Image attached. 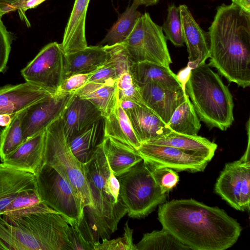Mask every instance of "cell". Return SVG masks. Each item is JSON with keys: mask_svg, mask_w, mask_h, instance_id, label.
<instances>
[{"mask_svg": "<svg viewBox=\"0 0 250 250\" xmlns=\"http://www.w3.org/2000/svg\"><path fill=\"white\" fill-rule=\"evenodd\" d=\"M123 42L134 62H149L168 67L172 63L162 27L147 12L142 14Z\"/></svg>", "mask_w": 250, "mask_h": 250, "instance_id": "9c48e42d", "label": "cell"}, {"mask_svg": "<svg viewBox=\"0 0 250 250\" xmlns=\"http://www.w3.org/2000/svg\"><path fill=\"white\" fill-rule=\"evenodd\" d=\"M140 5L138 1L133 0L132 4L127 7L125 10L119 16L99 45H111L123 42L130 34L138 19L142 15L137 10Z\"/></svg>", "mask_w": 250, "mask_h": 250, "instance_id": "83f0119b", "label": "cell"}, {"mask_svg": "<svg viewBox=\"0 0 250 250\" xmlns=\"http://www.w3.org/2000/svg\"><path fill=\"white\" fill-rule=\"evenodd\" d=\"M121 107L125 112H127L130 110L133 109L137 106L139 105L135 103L128 100H123L120 101Z\"/></svg>", "mask_w": 250, "mask_h": 250, "instance_id": "ee69618b", "label": "cell"}, {"mask_svg": "<svg viewBox=\"0 0 250 250\" xmlns=\"http://www.w3.org/2000/svg\"><path fill=\"white\" fill-rule=\"evenodd\" d=\"M69 225L68 238L70 250H94V245L85 238L78 225L75 223Z\"/></svg>", "mask_w": 250, "mask_h": 250, "instance_id": "ab89813d", "label": "cell"}, {"mask_svg": "<svg viewBox=\"0 0 250 250\" xmlns=\"http://www.w3.org/2000/svg\"><path fill=\"white\" fill-rule=\"evenodd\" d=\"M246 151L238 160L227 163L216 182L214 190L231 207L238 210H250V138L248 132Z\"/></svg>", "mask_w": 250, "mask_h": 250, "instance_id": "30bf717a", "label": "cell"}, {"mask_svg": "<svg viewBox=\"0 0 250 250\" xmlns=\"http://www.w3.org/2000/svg\"><path fill=\"white\" fill-rule=\"evenodd\" d=\"M35 187L41 199L66 218L79 225L83 216L80 198L54 168L44 163L36 174Z\"/></svg>", "mask_w": 250, "mask_h": 250, "instance_id": "ba28073f", "label": "cell"}, {"mask_svg": "<svg viewBox=\"0 0 250 250\" xmlns=\"http://www.w3.org/2000/svg\"><path fill=\"white\" fill-rule=\"evenodd\" d=\"M102 144L109 166L118 177L143 160L137 150L109 137H104Z\"/></svg>", "mask_w": 250, "mask_h": 250, "instance_id": "484cf974", "label": "cell"}, {"mask_svg": "<svg viewBox=\"0 0 250 250\" xmlns=\"http://www.w3.org/2000/svg\"><path fill=\"white\" fill-rule=\"evenodd\" d=\"M163 228L193 250H225L238 240L242 228L218 207L193 199L173 200L159 206Z\"/></svg>", "mask_w": 250, "mask_h": 250, "instance_id": "6da1fadb", "label": "cell"}, {"mask_svg": "<svg viewBox=\"0 0 250 250\" xmlns=\"http://www.w3.org/2000/svg\"><path fill=\"white\" fill-rule=\"evenodd\" d=\"M84 164L93 206L83 208V218L97 242L100 239H109L127 213V209L120 195L119 180L109 166L102 142Z\"/></svg>", "mask_w": 250, "mask_h": 250, "instance_id": "3957f363", "label": "cell"}, {"mask_svg": "<svg viewBox=\"0 0 250 250\" xmlns=\"http://www.w3.org/2000/svg\"><path fill=\"white\" fill-rule=\"evenodd\" d=\"M109 58L104 47L99 45L87 46L78 51L65 55V78L76 74L94 72L104 64Z\"/></svg>", "mask_w": 250, "mask_h": 250, "instance_id": "cb8c5ba5", "label": "cell"}, {"mask_svg": "<svg viewBox=\"0 0 250 250\" xmlns=\"http://www.w3.org/2000/svg\"><path fill=\"white\" fill-rule=\"evenodd\" d=\"M136 246L137 250H191L163 228L161 230H153L144 234Z\"/></svg>", "mask_w": 250, "mask_h": 250, "instance_id": "d6a6232c", "label": "cell"}, {"mask_svg": "<svg viewBox=\"0 0 250 250\" xmlns=\"http://www.w3.org/2000/svg\"><path fill=\"white\" fill-rule=\"evenodd\" d=\"M62 119L67 141L104 119L100 110L90 101L74 94Z\"/></svg>", "mask_w": 250, "mask_h": 250, "instance_id": "2e32d148", "label": "cell"}, {"mask_svg": "<svg viewBox=\"0 0 250 250\" xmlns=\"http://www.w3.org/2000/svg\"><path fill=\"white\" fill-rule=\"evenodd\" d=\"M104 137H109L137 150L141 143L119 99L108 115L104 118Z\"/></svg>", "mask_w": 250, "mask_h": 250, "instance_id": "d4e9b609", "label": "cell"}, {"mask_svg": "<svg viewBox=\"0 0 250 250\" xmlns=\"http://www.w3.org/2000/svg\"><path fill=\"white\" fill-rule=\"evenodd\" d=\"M138 1L141 5H145L146 6L155 5L159 0H136Z\"/></svg>", "mask_w": 250, "mask_h": 250, "instance_id": "bcb514c9", "label": "cell"}, {"mask_svg": "<svg viewBox=\"0 0 250 250\" xmlns=\"http://www.w3.org/2000/svg\"><path fill=\"white\" fill-rule=\"evenodd\" d=\"M184 88L200 121L210 128L225 131L230 127L234 121L232 96L208 64L190 69Z\"/></svg>", "mask_w": 250, "mask_h": 250, "instance_id": "5b68a950", "label": "cell"}, {"mask_svg": "<svg viewBox=\"0 0 250 250\" xmlns=\"http://www.w3.org/2000/svg\"><path fill=\"white\" fill-rule=\"evenodd\" d=\"M99 132V122H98L67 141L72 152L81 162H87L100 143H98Z\"/></svg>", "mask_w": 250, "mask_h": 250, "instance_id": "f546056e", "label": "cell"}, {"mask_svg": "<svg viewBox=\"0 0 250 250\" xmlns=\"http://www.w3.org/2000/svg\"><path fill=\"white\" fill-rule=\"evenodd\" d=\"M18 0H0V5L9 4L17 1Z\"/></svg>", "mask_w": 250, "mask_h": 250, "instance_id": "7dc6e473", "label": "cell"}, {"mask_svg": "<svg viewBox=\"0 0 250 250\" xmlns=\"http://www.w3.org/2000/svg\"><path fill=\"white\" fill-rule=\"evenodd\" d=\"M13 39V33L7 30L0 16V73L6 66Z\"/></svg>", "mask_w": 250, "mask_h": 250, "instance_id": "f35d334b", "label": "cell"}, {"mask_svg": "<svg viewBox=\"0 0 250 250\" xmlns=\"http://www.w3.org/2000/svg\"><path fill=\"white\" fill-rule=\"evenodd\" d=\"M67 220L56 212L0 216V250H70Z\"/></svg>", "mask_w": 250, "mask_h": 250, "instance_id": "277c9868", "label": "cell"}, {"mask_svg": "<svg viewBox=\"0 0 250 250\" xmlns=\"http://www.w3.org/2000/svg\"><path fill=\"white\" fill-rule=\"evenodd\" d=\"M117 178L120 195L130 217L144 218L166 201L167 193L162 191L143 160Z\"/></svg>", "mask_w": 250, "mask_h": 250, "instance_id": "52a82bcc", "label": "cell"}, {"mask_svg": "<svg viewBox=\"0 0 250 250\" xmlns=\"http://www.w3.org/2000/svg\"><path fill=\"white\" fill-rule=\"evenodd\" d=\"M141 143L161 137L172 130L149 108L140 105L125 112Z\"/></svg>", "mask_w": 250, "mask_h": 250, "instance_id": "7402d4cb", "label": "cell"}, {"mask_svg": "<svg viewBox=\"0 0 250 250\" xmlns=\"http://www.w3.org/2000/svg\"><path fill=\"white\" fill-rule=\"evenodd\" d=\"M65 54L57 42L46 45L21 71L26 83L56 93L65 79Z\"/></svg>", "mask_w": 250, "mask_h": 250, "instance_id": "8fae6325", "label": "cell"}, {"mask_svg": "<svg viewBox=\"0 0 250 250\" xmlns=\"http://www.w3.org/2000/svg\"><path fill=\"white\" fill-rule=\"evenodd\" d=\"M232 3L238 6L244 11L250 13V0H231Z\"/></svg>", "mask_w": 250, "mask_h": 250, "instance_id": "7bdbcfd3", "label": "cell"}, {"mask_svg": "<svg viewBox=\"0 0 250 250\" xmlns=\"http://www.w3.org/2000/svg\"><path fill=\"white\" fill-rule=\"evenodd\" d=\"M208 65L229 83L250 85V13L232 3L217 8L208 28Z\"/></svg>", "mask_w": 250, "mask_h": 250, "instance_id": "7a4b0ae2", "label": "cell"}, {"mask_svg": "<svg viewBox=\"0 0 250 250\" xmlns=\"http://www.w3.org/2000/svg\"><path fill=\"white\" fill-rule=\"evenodd\" d=\"M119 77L115 69L108 62L92 73L88 82L115 83Z\"/></svg>", "mask_w": 250, "mask_h": 250, "instance_id": "b9f144b4", "label": "cell"}, {"mask_svg": "<svg viewBox=\"0 0 250 250\" xmlns=\"http://www.w3.org/2000/svg\"><path fill=\"white\" fill-rule=\"evenodd\" d=\"M74 94L55 93L25 109L21 122L24 142L45 130L62 117Z\"/></svg>", "mask_w": 250, "mask_h": 250, "instance_id": "4fadbf2b", "label": "cell"}, {"mask_svg": "<svg viewBox=\"0 0 250 250\" xmlns=\"http://www.w3.org/2000/svg\"><path fill=\"white\" fill-rule=\"evenodd\" d=\"M167 125L173 131L197 135L201 126L200 120L187 94L185 101L174 110Z\"/></svg>", "mask_w": 250, "mask_h": 250, "instance_id": "f1b7e54d", "label": "cell"}, {"mask_svg": "<svg viewBox=\"0 0 250 250\" xmlns=\"http://www.w3.org/2000/svg\"><path fill=\"white\" fill-rule=\"evenodd\" d=\"M55 93L28 83L0 88V115H13Z\"/></svg>", "mask_w": 250, "mask_h": 250, "instance_id": "9a60e30c", "label": "cell"}, {"mask_svg": "<svg viewBox=\"0 0 250 250\" xmlns=\"http://www.w3.org/2000/svg\"><path fill=\"white\" fill-rule=\"evenodd\" d=\"M166 39L175 46H182L184 40L179 7L174 4L169 6L166 20L162 26Z\"/></svg>", "mask_w": 250, "mask_h": 250, "instance_id": "836d02e7", "label": "cell"}, {"mask_svg": "<svg viewBox=\"0 0 250 250\" xmlns=\"http://www.w3.org/2000/svg\"><path fill=\"white\" fill-rule=\"evenodd\" d=\"M90 0H75L61 45L65 55L87 47L85 25Z\"/></svg>", "mask_w": 250, "mask_h": 250, "instance_id": "44dd1931", "label": "cell"}, {"mask_svg": "<svg viewBox=\"0 0 250 250\" xmlns=\"http://www.w3.org/2000/svg\"><path fill=\"white\" fill-rule=\"evenodd\" d=\"M12 116L9 115H0V125L2 126L7 125L11 121Z\"/></svg>", "mask_w": 250, "mask_h": 250, "instance_id": "f6af8a7d", "label": "cell"}, {"mask_svg": "<svg viewBox=\"0 0 250 250\" xmlns=\"http://www.w3.org/2000/svg\"><path fill=\"white\" fill-rule=\"evenodd\" d=\"M104 46L109 54L107 62L115 69L119 77L123 73L130 72L134 62L124 42Z\"/></svg>", "mask_w": 250, "mask_h": 250, "instance_id": "d590c367", "label": "cell"}, {"mask_svg": "<svg viewBox=\"0 0 250 250\" xmlns=\"http://www.w3.org/2000/svg\"><path fill=\"white\" fill-rule=\"evenodd\" d=\"M44 163L54 168L68 182L80 198L83 208L93 206L84 164L76 157L69 146L62 117L45 130Z\"/></svg>", "mask_w": 250, "mask_h": 250, "instance_id": "8992f818", "label": "cell"}, {"mask_svg": "<svg viewBox=\"0 0 250 250\" xmlns=\"http://www.w3.org/2000/svg\"><path fill=\"white\" fill-rule=\"evenodd\" d=\"M184 42L188 54V67L192 69L205 62L209 58L210 40L208 32L197 23L185 4L179 6Z\"/></svg>", "mask_w": 250, "mask_h": 250, "instance_id": "5bb4252c", "label": "cell"}, {"mask_svg": "<svg viewBox=\"0 0 250 250\" xmlns=\"http://www.w3.org/2000/svg\"><path fill=\"white\" fill-rule=\"evenodd\" d=\"M150 169L156 183L163 193H167L179 181L178 173L171 168L163 167Z\"/></svg>", "mask_w": 250, "mask_h": 250, "instance_id": "74e56055", "label": "cell"}, {"mask_svg": "<svg viewBox=\"0 0 250 250\" xmlns=\"http://www.w3.org/2000/svg\"><path fill=\"white\" fill-rule=\"evenodd\" d=\"M137 150L151 169L164 167L177 171L201 172L209 162L203 157L167 146L144 143Z\"/></svg>", "mask_w": 250, "mask_h": 250, "instance_id": "7c38bea8", "label": "cell"}, {"mask_svg": "<svg viewBox=\"0 0 250 250\" xmlns=\"http://www.w3.org/2000/svg\"><path fill=\"white\" fill-rule=\"evenodd\" d=\"M172 146L190 154L203 157L209 162L214 155L217 145L205 137L171 131L158 138L146 142Z\"/></svg>", "mask_w": 250, "mask_h": 250, "instance_id": "603a6c76", "label": "cell"}, {"mask_svg": "<svg viewBox=\"0 0 250 250\" xmlns=\"http://www.w3.org/2000/svg\"><path fill=\"white\" fill-rule=\"evenodd\" d=\"M35 212L58 213L42 201L36 189L26 191L19 195L2 215H20Z\"/></svg>", "mask_w": 250, "mask_h": 250, "instance_id": "4dcf8cb0", "label": "cell"}, {"mask_svg": "<svg viewBox=\"0 0 250 250\" xmlns=\"http://www.w3.org/2000/svg\"><path fill=\"white\" fill-rule=\"evenodd\" d=\"M24 109L13 115L0 132V159L2 162L24 142L21 122Z\"/></svg>", "mask_w": 250, "mask_h": 250, "instance_id": "1f68e13d", "label": "cell"}, {"mask_svg": "<svg viewBox=\"0 0 250 250\" xmlns=\"http://www.w3.org/2000/svg\"><path fill=\"white\" fill-rule=\"evenodd\" d=\"M139 86L156 83L172 90L184 88V83L169 67L149 62H134L130 69Z\"/></svg>", "mask_w": 250, "mask_h": 250, "instance_id": "ffe728a7", "label": "cell"}, {"mask_svg": "<svg viewBox=\"0 0 250 250\" xmlns=\"http://www.w3.org/2000/svg\"><path fill=\"white\" fill-rule=\"evenodd\" d=\"M75 93L91 102L104 118L108 115L118 100L116 82H88Z\"/></svg>", "mask_w": 250, "mask_h": 250, "instance_id": "4316f807", "label": "cell"}, {"mask_svg": "<svg viewBox=\"0 0 250 250\" xmlns=\"http://www.w3.org/2000/svg\"><path fill=\"white\" fill-rule=\"evenodd\" d=\"M133 229H130L127 222L124 226V233L122 237L108 240L103 239L95 243L94 250H137L136 244L133 242Z\"/></svg>", "mask_w": 250, "mask_h": 250, "instance_id": "8d00e7d4", "label": "cell"}, {"mask_svg": "<svg viewBox=\"0 0 250 250\" xmlns=\"http://www.w3.org/2000/svg\"><path fill=\"white\" fill-rule=\"evenodd\" d=\"M92 72L76 74L66 78L62 81L56 93H75L88 83Z\"/></svg>", "mask_w": 250, "mask_h": 250, "instance_id": "60d3db41", "label": "cell"}, {"mask_svg": "<svg viewBox=\"0 0 250 250\" xmlns=\"http://www.w3.org/2000/svg\"><path fill=\"white\" fill-rule=\"evenodd\" d=\"M36 175L0 164V216L21 193L36 190Z\"/></svg>", "mask_w": 250, "mask_h": 250, "instance_id": "ac0fdd59", "label": "cell"}, {"mask_svg": "<svg viewBox=\"0 0 250 250\" xmlns=\"http://www.w3.org/2000/svg\"><path fill=\"white\" fill-rule=\"evenodd\" d=\"M45 130L24 141L1 163L36 175L44 164Z\"/></svg>", "mask_w": 250, "mask_h": 250, "instance_id": "d6986e66", "label": "cell"}, {"mask_svg": "<svg viewBox=\"0 0 250 250\" xmlns=\"http://www.w3.org/2000/svg\"><path fill=\"white\" fill-rule=\"evenodd\" d=\"M116 84L120 101H130L139 105L147 107L141 94L139 86L135 82L130 72H125L120 75L116 80Z\"/></svg>", "mask_w": 250, "mask_h": 250, "instance_id": "e575fe53", "label": "cell"}, {"mask_svg": "<svg viewBox=\"0 0 250 250\" xmlns=\"http://www.w3.org/2000/svg\"><path fill=\"white\" fill-rule=\"evenodd\" d=\"M139 88L147 107L167 124L174 110L185 99V88L172 90L156 83H147Z\"/></svg>", "mask_w": 250, "mask_h": 250, "instance_id": "e0dca14e", "label": "cell"}]
</instances>
